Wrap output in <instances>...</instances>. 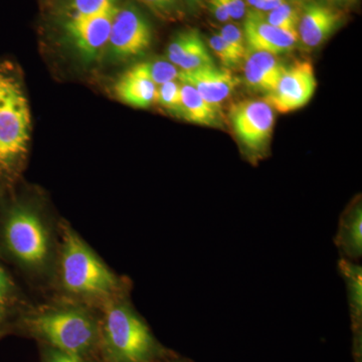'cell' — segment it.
Instances as JSON below:
<instances>
[{
	"label": "cell",
	"mask_w": 362,
	"mask_h": 362,
	"mask_svg": "<svg viewBox=\"0 0 362 362\" xmlns=\"http://www.w3.org/2000/svg\"><path fill=\"white\" fill-rule=\"evenodd\" d=\"M16 335L93 359L99 354L100 310L66 298L44 297L21 317Z\"/></svg>",
	"instance_id": "3"
},
{
	"label": "cell",
	"mask_w": 362,
	"mask_h": 362,
	"mask_svg": "<svg viewBox=\"0 0 362 362\" xmlns=\"http://www.w3.org/2000/svg\"><path fill=\"white\" fill-rule=\"evenodd\" d=\"M243 64L247 87L266 95L275 90L286 69L278 56L251 49H247Z\"/></svg>",
	"instance_id": "15"
},
{
	"label": "cell",
	"mask_w": 362,
	"mask_h": 362,
	"mask_svg": "<svg viewBox=\"0 0 362 362\" xmlns=\"http://www.w3.org/2000/svg\"><path fill=\"white\" fill-rule=\"evenodd\" d=\"M244 35L247 49L279 56L291 52L298 42L296 32L282 30L270 25L259 11L246 14Z\"/></svg>",
	"instance_id": "11"
},
{
	"label": "cell",
	"mask_w": 362,
	"mask_h": 362,
	"mask_svg": "<svg viewBox=\"0 0 362 362\" xmlns=\"http://www.w3.org/2000/svg\"><path fill=\"white\" fill-rule=\"evenodd\" d=\"M0 190V259L30 291L51 296L62 221L42 195L21 188Z\"/></svg>",
	"instance_id": "1"
},
{
	"label": "cell",
	"mask_w": 362,
	"mask_h": 362,
	"mask_svg": "<svg viewBox=\"0 0 362 362\" xmlns=\"http://www.w3.org/2000/svg\"><path fill=\"white\" fill-rule=\"evenodd\" d=\"M335 246L341 259L356 262L362 256V207L361 201L354 202L340 218Z\"/></svg>",
	"instance_id": "18"
},
{
	"label": "cell",
	"mask_w": 362,
	"mask_h": 362,
	"mask_svg": "<svg viewBox=\"0 0 362 362\" xmlns=\"http://www.w3.org/2000/svg\"><path fill=\"white\" fill-rule=\"evenodd\" d=\"M32 138L30 104L18 71L0 62V190L21 180Z\"/></svg>",
	"instance_id": "4"
},
{
	"label": "cell",
	"mask_w": 362,
	"mask_h": 362,
	"mask_svg": "<svg viewBox=\"0 0 362 362\" xmlns=\"http://www.w3.org/2000/svg\"><path fill=\"white\" fill-rule=\"evenodd\" d=\"M209 8L211 14L220 23H228V21H230L228 11H226L221 0H209Z\"/></svg>",
	"instance_id": "29"
},
{
	"label": "cell",
	"mask_w": 362,
	"mask_h": 362,
	"mask_svg": "<svg viewBox=\"0 0 362 362\" xmlns=\"http://www.w3.org/2000/svg\"><path fill=\"white\" fill-rule=\"evenodd\" d=\"M170 362H181V361H170Z\"/></svg>",
	"instance_id": "34"
},
{
	"label": "cell",
	"mask_w": 362,
	"mask_h": 362,
	"mask_svg": "<svg viewBox=\"0 0 362 362\" xmlns=\"http://www.w3.org/2000/svg\"><path fill=\"white\" fill-rule=\"evenodd\" d=\"M316 88L313 66L310 62L299 61L286 66L277 87L264 100L274 110L289 113L308 104Z\"/></svg>",
	"instance_id": "8"
},
{
	"label": "cell",
	"mask_w": 362,
	"mask_h": 362,
	"mask_svg": "<svg viewBox=\"0 0 362 362\" xmlns=\"http://www.w3.org/2000/svg\"><path fill=\"white\" fill-rule=\"evenodd\" d=\"M166 58L183 71L214 66L206 42L197 30L177 33L168 45Z\"/></svg>",
	"instance_id": "14"
},
{
	"label": "cell",
	"mask_w": 362,
	"mask_h": 362,
	"mask_svg": "<svg viewBox=\"0 0 362 362\" xmlns=\"http://www.w3.org/2000/svg\"><path fill=\"white\" fill-rule=\"evenodd\" d=\"M118 7L93 16L66 18L64 23L66 37L86 62L99 58L108 45L112 21Z\"/></svg>",
	"instance_id": "9"
},
{
	"label": "cell",
	"mask_w": 362,
	"mask_h": 362,
	"mask_svg": "<svg viewBox=\"0 0 362 362\" xmlns=\"http://www.w3.org/2000/svg\"><path fill=\"white\" fill-rule=\"evenodd\" d=\"M159 106L169 113L180 118L181 112V83L171 81L157 87L156 102Z\"/></svg>",
	"instance_id": "21"
},
{
	"label": "cell",
	"mask_w": 362,
	"mask_h": 362,
	"mask_svg": "<svg viewBox=\"0 0 362 362\" xmlns=\"http://www.w3.org/2000/svg\"><path fill=\"white\" fill-rule=\"evenodd\" d=\"M345 286L354 337V356L361 362L362 330V268L356 262L340 259L338 264Z\"/></svg>",
	"instance_id": "17"
},
{
	"label": "cell",
	"mask_w": 362,
	"mask_h": 362,
	"mask_svg": "<svg viewBox=\"0 0 362 362\" xmlns=\"http://www.w3.org/2000/svg\"><path fill=\"white\" fill-rule=\"evenodd\" d=\"M220 35L238 52V54L244 59L247 47L243 30L238 26L228 23L221 28Z\"/></svg>",
	"instance_id": "27"
},
{
	"label": "cell",
	"mask_w": 362,
	"mask_h": 362,
	"mask_svg": "<svg viewBox=\"0 0 362 362\" xmlns=\"http://www.w3.org/2000/svg\"><path fill=\"white\" fill-rule=\"evenodd\" d=\"M130 293L100 309V356L104 362L160 361L168 351L135 310Z\"/></svg>",
	"instance_id": "5"
},
{
	"label": "cell",
	"mask_w": 362,
	"mask_h": 362,
	"mask_svg": "<svg viewBox=\"0 0 362 362\" xmlns=\"http://www.w3.org/2000/svg\"><path fill=\"white\" fill-rule=\"evenodd\" d=\"M286 0H264L259 13H269L273 9L277 8L281 4H284Z\"/></svg>",
	"instance_id": "30"
},
{
	"label": "cell",
	"mask_w": 362,
	"mask_h": 362,
	"mask_svg": "<svg viewBox=\"0 0 362 362\" xmlns=\"http://www.w3.org/2000/svg\"><path fill=\"white\" fill-rule=\"evenodd\" d=\"M119 0H66V18L93 16L118 6Z\"/></svg>",
	"instance_id": "20"
},
{
	"label": "cell",
	"mask_w": 362,
	"mask_h": 362,
	"mask_svg": "<svg viewBox=\"0 0 362 362\" xmlns=\"http://www.w3.org/2000/svg\"><path fill=\"white\" fill-rule=\"evenodd\" d=\"M233 130L252 158L265 153L270 144L275 113L265 100H247L230 110Z\"/></svg>",
	"instance_id": "6"
},
{
	"label": "cell",
	"mask_w": 362,
	"mask_h": 362,
	"mask_svg": "<svg viewBox=\"0 0 362 362\" xmlns=\"http://www.w3.org/2000/svg\"><path fill=\"white\" fill-rule=\"evenodd\" d=\"M209 45L225 69L230 70V69L237 68L243 63L244 59L240 57L238 52L221 37L220 33L211 35L209 40Z\"/></svg>",
	"instance_id": "24"
},
{
	"label": "cell",
	"mask_w": 362,
	"mask_h": 362,
	"mask_svg": "<svg viewBox=\"0 0 362 362\" xmlns=\"http://www.w3.org/2000/svg\"><path fill=\"white\" fill-rule=\"evenodd\" d=\"M162 20L173 21L180 16L178 0H140Z\"/></svg>",
	"instance_id": "25"
},
{
	"label": "cell",
	"mask_w": 362,
	"mask_h": 362,
	"mask_svg": "<svg viewBox=\"0 0 362 362\" xmlns=\"http://www.w3.org/2000/svg\"><path fill=\"white\" fill-rule=\"evenodd\" d=\"M178 81L194 88L209 103L221 108V103L233 94L238 78L228 69L204 66L194 71H180Z\"/></svg>",
	"instance_id": "12"
},
{
	"label": "cell",
	"mask_w": 362,
	"mask_h": 362,
	"mask_svg": "<svg viewBox=\"0 0 362 362\" xmlns=\"http://www.w3.org/2000/svg\"><path fill=\"white\" fill-rule=\"evenodd\" d=\"M185 1L187 2L188 6L197 7L201 6L202 2L204 1V0H185Z\"/></svg>",
	"instance_id": "32"
},
{
	"label": "cell",
	"mask_w": 362,
	"mask_h": 362,
	"mask_svg": "<svg viewBox=\"0 0 362 362\" xmlns=\"http://www.w3.org/2000/svg\"><path fill=\"white\" fill-rule=\"evenodd\" d=\"M338 1L350 2V1H354V0H338Z\"/></svg>",
	"instance_id": "33"
},
{
	"label": "cell",
	"mask_w": 362,
	"mask_h": 362,
	"mask_svg": "<svg viewBox=\"0 0 362 362\" xmlns=\"http://www.w3.org/2000/svg\"><path fill=\"white\" fill-rule=\"evenodd\" d=\"M33 301L25 286L0 259V339L16 335L21 317Z\"/></svg>",
	"instance_id": "10"
},
{
	"label": "cell",
	"mask_w": 362,
	"mask_h": 362,
	"mask_svg": "<svg viewBox=\"0 0 362 362\" xmlns=\"http://www.w3.org/2000/svg\"><path fill=\"white\" fill-rule=\"evenodd\" d=\"M114 90L121 102L134 108L147 109L156 102L157 86L150 78L144 62L122 74Z\"/></svg>",
	"instance_id": "16"
},
{
	"label": "cell",
	"mask_w": 362,
	"mask_h": 362,
	"mask_svg": "<svg viewBox=\"0 0 362 362\" xmlns=\"http://www.w3.org/2000/svg\"><path fill=\"white\" fill-rule=\"evenodd\" d=\"M144 65L146 66L150 78L157 87L171 81H177L180 78L181 71L168 59H151V61L144 62Z\"/></svg>",
	"instance_id": "23"
},
{
	"label": "cell",
	"mask_w": 362,
	"mask_h": 362,
	"mask_svg": "<svg viewBox=\"0 0 362 362\" xmlns=\"http://www.w3.org/2000/svg\"><path fill=\"white\" fill-rule=\"evenodd\" d=\"M230 20L239 21L247 14L246 2L245 0H221Z\"/></svg>",
	"instance_id": "28"
},
{
	"label": "cell",
	"mask_w": 362,
	"mask_h": 362,
	"mask_svg": "<svg viewBox=\"0 0 362 362\" xmlns=\"http://www.w3.org/2000/svg\"><path fill=\"white\" fill-rule=\"evenodd\" d=\"M263 1L264 0H247V4L257 11H259V9H261Z\"/></svg>",
	"instance_id": "31"
},
{
	"label": "cell",
	"mask_w": 362,
	"mask_h": 362,
	"mask_svg": "<svg viewBox=\"0 0 362 362\" xmlns=\"http://www.w3.org/2000/svg\"><path fill=\"white\" fill-rule=\"evenodd\" d=\"M270 25L276 28H282V30H289V32H296L297 26L300 21L299 11L291 4L285 1L277 8L269 11L268 16L266 18Z\"/></svg>",
	"instance_id": "22"
},
{
	"label": "cell",
	"mask_w": 362,
	"mask_h": 362,
	"mask_svg": "<svg viewBox=\"0 0 362 362\" xmlns=\"http://www.w3.org/2000/svg\"><path fill=\"white\" fill-rule=\"evenodd\" d=\"M151 42L152 30L146 18L131 4L118 7L107 45L112 58H135L148 51Z\"/></svg>",
	"instance_id": "7"
},
{
	"label": "cell",
	"mask_w": 362,
	"mask_h": 362,
	"mask_svg": "<svg viewBox=\"0 0 362 362\" xmlns=\"http://www.w3.org/2000/svg\"><path fill=\"white\" fill-rule=\"evenodd\" d=\"M221 108L209 103L194 88L181 83L180 118L197 125L214 127L220 123Z\"/></svg>",
	"instance_id": "19"
},
{
	"label": "cell",
	"mask_w": 362,
	"mask_h": 362,
	"mask_svg": "<svg viewBox=\"0 0 362 362\" xmlns=\"http://www.w3.org/2000/svg\"><path fill=\"white\" fill-rule=\"evenodd\" d=\"M131 292V283L112 270L75 228L62 221L61 243L51 296L101 309Z\"/></svg>",
	"instance_id": "2"
},
{
	"label": "cell",
	"mask_w": 362,
	"mask_h": 362,
	"mask_svg": "<svg viewBox=\"0 0 362 362\" xmlns=\"http://www.w3.org/2000/svg\"><path fill=\"white\" fill-rule=\"evenodd\" d=\"M341 23V13L332 7L311 4L304 9L297 26L298 40L307 49H315L334 33Z\"/></svg>",
	"instance_id": "13"
},
{
	"label": "cell",
	"mask_w": 362,
	"mask_h": 362,
	"mask_svg": "<svg viewBox=\"0 0 362 362\" xmlns=\"http://www.w3.org/2000/svg\"><path fill=\"white\" fill-rule=\"evenodd\" d=\"M40 362H95L92 358L76 356L49 345L40 344Z\"/></svg>",
	"instance_id": "26"
}]
</instances>
